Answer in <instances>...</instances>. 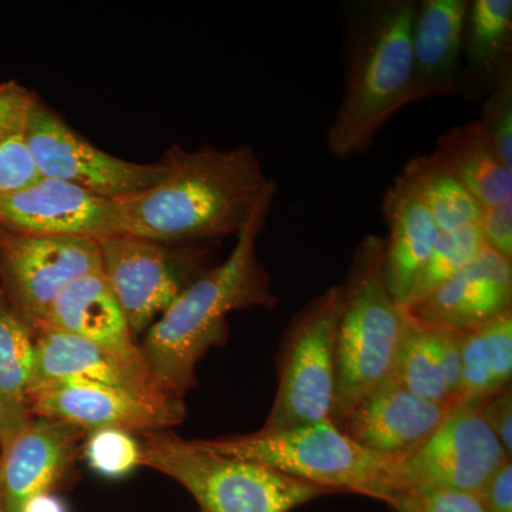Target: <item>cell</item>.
I'll list each match as a JSON object with an SVG mask.
<instances>
[{
    "instance_id": "27",
    "label": "cell",
    "mask_w": 512,
    "mask_h": 512,
    "mask_svg": "<svg viewBox=\"0 0 512 512\" xmlns=\"http://www.w3.org/2000/svg\"><path fill=\"white\" fill-rule=\"evenodd\" d=\"M485 242L477 224L440 231L426 264L420 269L403 308H416L431 293L463 271L483 251Z\"/></svg>"
},
{
    "instance_id": "3",
    "label": "cell",
    "mask_w": 512,
    "mask_h": 512,
    "mask_svg": "<svg viewBox=\"0 0 512 512\" xmlns=\"http://www.w3.org/2000/svg\"><path fill=\"white\" fill-rule=\"evenodd\" d=\"M414 0L352 6L343 30L345 90L326 134L333 157L348 160L372 147L387 121L413 104Z\"/></svg>"
},
{
    "instance_id": "10",
    "label": "cell",
    "mask_w": 512,
    "mask_h": 512,
    "mask_svg": "<svg viewBox=\"0 0 512 512\" xmlns=\"http://www.w3.org/2000/svg\"><path fill=\"white\" fill-rule=\"evenodd\" d=\"M510 458L484 420L480 400H460L429 439L397 464V490L441 488L480 494Z\"/></svg>"
},
{
    "instance_id": "8",
    "label": "cell",
    "mask_w": 512,
    "mask_h": 512,
    "mask_svg": "<svg viewBox=\"0 0 512 512\" xmlns=\"http://www.w3.org/2000/svg\"><path fill=\"white\" fill-rule=\"evenodd\" d=\"M23 141L40 177L76 185L110 200L154 187L167 174L163 158L140 164L94 146L37 97L26 116Z\"/></svg>"
},
{
    "instance_id": "29",
    "label": "cell",
    "mask_w": 512,
    "mask_h": 512,
    "mask_svg": "<svg viewBox=\"0 0 512 512\" xmlns=\"http://www.w3.org/2000/svg\"><path fill=\"white\" fill-rule=\"evenodd\" d=\"M84 458L101 476L121 477L141 466L140 441L120 430H97L84 439Z\"/></svg>"
},
{
    "instance_id": "34",
    "label": "cell",
    "mask_w": 512,
    "mask_h": 512,
    "mask_svg": "<svg viewBox=\"0 0 512 512\" xmlns=\"http://www.w3.org/2000/svg\"><path fill=\"white\" fill-rule=\"evenodd\" d=\"M35 97L18 83L0 84V143L22 134Z\"/></svg>"
},
{
    "instance_id": "17",
    "label": "cell",
    "mask_w": 512,
    "mask_h": 512,
    "mask_svg": "<svg viewBox=\"0 0 512 512\" xmlns=\"http://www.w3.org/2000/svg\"><path fill=\"white\" fill-rule=\"evenodd\" d=\"M406 312L458 333L483 328L512 313V261L484 247L463 271Z\"/></svg>"
},
{
    "instance_id": "12",
    "label": "cell",
    "mask_w": 512,
    "mask_h": 512,
    "mask_svg": "<svg viewBox=\"0 0 512 512\" xmlns=\"http://www.w3.org/2000/svg\"><path fill=\"white\" fill-rule=\"evenodd\" d=\"M0 228L43 237L100 239L120 234L117 200L39 177L0 195Z\"/></svg>"
},
{
    "instance_id": "28",
    "label": "cell",
    "mask_w": 512,
    "mask_h": 512,
    "mask_svg": "<svg viewBox=\"0 0 512 512\" xmlns=\"http://www.w3.org/2000/svg\"><path fill=\"white\" fill-rule=\"evenodd\" d=\"M476 121L504 164L512 168V60L495 76Z\"/></svg>"
},
{
    "instance_id": "25",
    "label": "cell",
    "mask_w": 512,
    "mask_h": 512,
    "mask_svg": "<svg viewBox=\"0 0 512 512\" xmlns=\"http://www.w3.org/2000/svg\"><path fill=\"white\" fill-rule=\"evenodd\" d=\"M402 177L427 208L440 231L477 224L481 205L436 154H417L403 167Z\"/></svg>"
},
{
    "instance_id": "26",
    "label": "cell",
    "mask_w": 512,
    "mask_h": 512,
    "mask_svg": "<svg viewBox=\"0 0 512 512\" xmlns=\"http://www.w3.org/2000/svg\"><path fill=\"white\" fill-rule=\"evenodd\" d=\"M393 377L404 389L421 399L448 407L456 404L448 393L439 362L431 348L429 329L409 313Z\"/></svg>"
},
{
    "instance_id": "1",
    "label": "cell",
    "mask_w": 512,
    "mask_h": 512,
    "mask_svg": "<svg viewBox=\"0 0 512 512\" xmlns=\"http://www.w3.org/2000/svg\"><path fill=\"white\" fill-rule=\"evenodd\" d=\"M160 183L117 200L120 234L165 244H192L237 235L259 201L275 190L249 144L229 150L173 146Z\"/></svg>"
},
{
    "instance_id": "30",
    "label": "cell",
    "mask_w": 512,
    "mask_h": 512,
    "mask_svg": "<svg viewBox=\"0 0 512 512\" xmlns=\"http://www.w3.org/2000/svg\"><path fill=\"white\" fill-rule=\"evenodd\" d=\"M386 504L392 512H487L480 495L441 488H400Z\"/></svg>"
},
{
    "instance_id": "15",
    "label": "cell",
    "mask_w": 512,
    "mask_h": 512,
    "mask_svg": "<svg viewBox=\"0 0 512 512\" xmlns=\"http://www.w3.org/2000/svg\"><path fill=\"white\" fill-rule=\"evenodd\" d=\"M55 384H92L151 400L175 399L158 387L147 366L136 365L90 340L39 328L35 330V363L29 392Z\"/></svg>"
},
{
    "instance_id": "35",
    "label": "cell",
    "mask_w": 512,
    "mask_h": 512,
    "mask_svg": "<svg viewBox=\"0 0 512 512\" xmlns=\"http://www.w3.org/2000/svg\"><path fill=\"white\" fill-rule=\"evenodd\" d=\"M481 413L493 430L505 453L512 456V392L511 386L480 400Z\"/></svg>"
},
{
    "instance_id": "5",
    "label": "cell",
    "mask_w": 512,
    "mask_h": 512,
    "mask_svg": "<svg viewBox=\"0 0 512 512\" xmlns=\"http://www.w3.org/2000/svg\"><path fill=\"white\" fill-rule=\"evenodd\" d=\"M200 441L214 453L261 464L333 494H359L387 503L397 490L399 463L360 446L332 420Z\"/></svg>"
},
{
    "instance_id": "16",
    "label": "cell",
    "mask_w": 512,
    "mask_h": 512,
    "mask_svg": "<svg viewBox=\"0 0 512 512\" xmlns=\"http://www.w3.org/2000/svg\"><path fill=\"white\" fill-rule=\"evenodd\" d=\"M451 407L421 399L390 376L362 397L339 427L360 446L400 463L429 439Z\"/></svg>"
},
{
    "instance_id": "20",
    "label": "cell",
    "mask_w": 512,
    "mask_h": 512,
    "mask_svg": "<svg viewBox=\"0 0 512 512\" xmlns=\"http://www.w3.org/2000/svg\"><path fill=\"white\" fill-rule=\"evenodd\" d=\"M380 212L389 231V237L384 238L387 288L396 302L404 306L440 229L402 175H397L384 192Z\"/></svg>"
},
{
    "instance_id": "6",
    "label": "cell",
    "mask_w": 512,
    "mask_h": 512,
    "mask_svg": "<svg viewBox=\"0 0 512 512\" xmlns=\"http://www.w3.org/2000/svg\"><path fill=\"white\" fill-rule=\"evenodd\" d=\"M141 466L153 468L183 485L200 512H292L333 494L237 457L222 456L171 431L141 436Z\"/></svg>"
},
{
    "instance_id": "31",
    "label": "cell",
    "mask_w": 512,
    "mask_h": 512,
    "mask_svg": "<svg viewBox=\"0 0 512 512\" xmlns=\"http://www.w3.org/2000/svg\"><path fill=\"white\" fill-rule=\"evenodd\" d=\"M39 177L22 134L0 143V195L20 190Z\"/></svg>"
},
{
    "instance_id": "7",
    "label": "cell",
    "mask_w": 512,
    "mask_h": 512,
    "mask_svg": "<svg viewBox=\"0 0 512 512\" xmlns=\"http://www.w3.org/2000/svg\"><path fill=\"white\" fill-rule=\"evenodd\" d=\"M340 286H330L296 313L279 345L278 390L262 431L332 420Z\"/></svg>"
},
{
    "instance_id": "13",
    "label": "cell",
    "mask_w": 512,
    "mask_h": 512,
    "mask_svg": "<svg viewBox=\"0 0 512 512\" xmlns=\"http://www.w3.org/2000/svg\"><path fill=\"white\" fill-rule=\"evenodd\" d=\"M32 416L67 421L86 431L120 430L133 436L165 431L185 419L184 400H151L92 384H55L28 394Z\"/></svg>"
},
{
    "instance_id": "21",
    "label": "cell",
    "mask_w": 512,
    "mask_h": 512,
    "mask_svg": "<svg viewBox=\"0 0 512 512\" xmlns=\"http://www.w3.org/2000/svg\"><path fill=\"white\" fill-rule=\"evenodd\" d=\"M512 60L511 0H468L463 32L461 99L477 100Z\"/></svg>"
},
{
    "instance_id": "19",
    "label": "cell",
    "mask_w": 512,
    "mask_h": 512,
    "mask_svg": "<svg viewBox=\"0 0 512 512\" xmlns=\"http://www.w3.org/2000/svg\"><path fill=\"white\" fill-rule=\"evenodd\" d=\"M69 333L96 343L136 365L147 366L103 272L76 279L55 299L36 329Z\"/></svg>"
},
{
    "instance_id": "22",
    "label": "cell",
    "mask_w": 512,
    "mask_h": 512,
    "mask_svg": "<svg viewBox=\"0 0 512 512\" xmlns=\"http://www.w3.org/2000/svg\"><path fill=\"white\" fill-rule=\"evenodd\" d=\"M35 363V330L0 289V448L33 419L28 393Z\"/></svg>"
},
{
    "instance_id": "4",
    "label": "cell",
    "mask_w": 512,
    "mask_h": 512,
    "mask_svg": "<svg viewBox=\"0 0 512 512\" xmlns=\"http://www.w3.org/2000/svg\"><path fill=\"white\" fill-rule=\"evenodd\" d=\"M386 241L367 234L356 245L340 286L336 336V400L332 421L346 414L367 393L393 376L407 312L393 298L384 274Z\"/></svg>"
},
{
    "instance_id": "9",
    "label": "cell",
    "mask_w": 512,
    "mask_h": 512,
    "mask_svg": "<svg viewBox=\"0 0 512 512\" xmlns=\"http://www.w3.org/2000/svg\"><path fill=\"white\" fill-rule=\"evenodd\" d=\"M101 272L126 316L134 338L150 329L178 295L207 269V251L134 235L100 239Z\"/></svg>"
},
{
    "instance_id": "36",
    "label": "cell",
    "mask_w": 512,
    "mask_h": 512,
    "mask_svg": "<svg viewBox=\"0 0 512 512\" xmlns=\"http://www.w3.org/2000/svg\"><path fill=\"white\" fill-rule=\"evenodd\" d=\"M487 512H512V461H505L480 491Z\"/></svg>"
},
{
    "instance_id": "23",
    "label": "cell",
    "mask_w": 512,
    "mask_h": 512,
    "mask_svg": "<svg viewBox=\"0 0 512 512\" xmlns=\"http://www.w3.org/2000/svg\"><path fill=\"white\" fill-rule=\"evenodd\" d=\"M433 153L481 207L512 200V168L504 164L476 120L441 134Z\"/></svg>"
},
{
    "instance_id": "33",
    "label": "cell",
    "mask_w": 512,
    "mask_h": 512,
    "mask_svg": "<svg viewBox=\"0 0 512 512\" xmlns=\"http://www.w3.org/2000/svg\"><path fill=\"white\" fill-rule=\"evenodd\" d=\"M477 225L485 247L512 261V200L481 208Z\"/></svg>"
},
{
    "instance_id": "11",
    "label": "cell",
    "mask_w": 512,
    "mask_h": 512,
    "mask_svg": "<svg viewBox=\"0 0 512 512\" xmlns=\"http://www.w3.org/2000/svg\"><path fill=\"white\" fill-rule=\"evenodd\" d=\"M101 271L99 242L18 234L0 228V284L13 308L35 330L76 279Z\"/></svg>"
},
{
    "instance_id": "2",
    "label": "cell",
    "mask_w": 512,
    "mask_h": 512,
    "mask_svg": "<svg viewBox=\"0 0 512 512\" xmlns=\"http://www.w3.org/2000/svg\"><path fill=\"white\" fill-rule=\"evenodd\" d=\"M276 191H269L256 205L228 258L202 272L147 330L140 349L151 376L168 396L184 399L197 384L198 363L227 339L229 313L278 306L271 276L256 248Z\"/></svg>"
},
{
    "instance_id": "32",
    "label": "cell",
    "mask_w": 512,
    "mask_h": 512,
    "mask_svg": "<svg viewBox=\"0 0 512 512\" xmlns=\"http://www.w3.org/2000/svg\"><path fill=\"white\" fill-rule=\"evenodd\" d=\"M431 348L434 350L437 362L443 373L448 393L454 403L461 400V375H463V363H461V333L456 330L439 328V326L427 325Z\"/></svg>"
},
{
    "instance_id": "14",
    "label": "cell",
    "mask_w": 512,
    "mask_h": 512,
    "mask_svg": "<svg viewBox=\"0 0 512 512\" xmlns=\"http://www.w3.org/2000/svg\"><path fill=\"white\" fill-rule=\"evenodd\" d=\"M86 431L67 421L33 416L0 453L3 512H29L72 474Z\"/></svg>"
},
{
    "instance_id": "37",
    "label": "cell",
    "mask_w": 512,
    "mask_h": 512,
    "mask_svg": "<svg viewBox=\"0 0 512 512\" xmlns=\"http://www.w3.org/2000/svg\"><path fill=\"white\" fill-rule=\"evenodd\" d=\"M0 512H3V508H2V500H0Z\"/></svg>"
},
{
    "instance_id": "18",
    "label": "cell",
    "mask_w": 512,
    "mask_h": 512,
    "mask_svg": "<svg viewBox=\"0 0 512 512\" xmlns=\"http://www.w3.org/2000/svg\"><path fill=\"white\" fill-rule=\"evenodd\" d=\"M468 0L417 2L412 30L413 103L461 97Z\"/></svg>"
},
{
    "instance_id": "24",
    "label": "cell",
    "mask_w": 512,
    "mask_h": 512,
    "mask_svg": "<svg viewBox=\"0 0 512 512\" xmlns=\"http://www.w3.org/2000/svg\"><path fill=\"white\" fill-rule=\"evenodd\" d=\"M461 400H481L511 386L512 313L461 333Z\"/></svg>"
}]
</instances>
